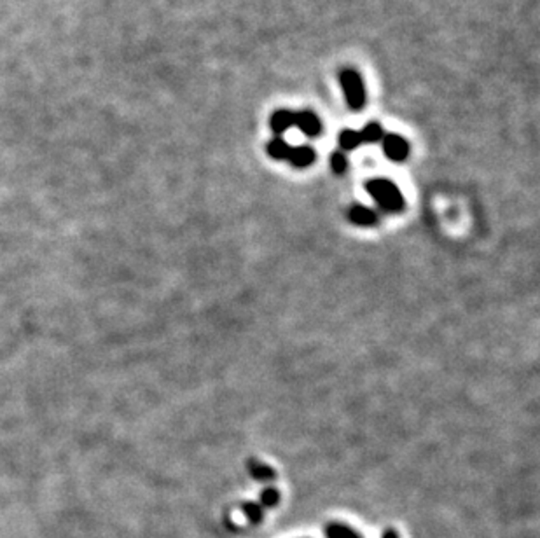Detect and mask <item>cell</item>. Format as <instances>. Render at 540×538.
Wrapping results in <instances>:
<instances>
[{
	"label": "cell",
	"mask_w": 540,
	"mask_h": 538,
	"mask_svg": "<svg viewBox=\"0 0 540 538\" xmlns=\"http://www.w3.org/2000/svg\"><path fill=\"white\" fill-rule=\"evenodd\" d=\"M339 81H341V88L343 91H345L346 102H348L350 108L359 110V108L364 107L365 89L364 82H362L359 73L352 69H346L339 73Z\"/></svg>",
	"instance_id": "7a4b0ae2"
},
{
	"label": "cell",
	"mask_w": 540,
	"mask_h": 538,
	"mask_svg": "<svg viewBox=\"0 0 540 538\" xmlns=\"http://www.w3.org/2000/svg\"><path fill=\"white\" fill-rule=\"evenodd\" d=\"M348 219L350 222H353L355 226L369 227L378 224L379 217L372 208L364 207V204H353V207L348 210Z\"/></svg>",
	"instance_id": "5b68a950"
},
{
	"label": "cell",
	"mask_w": 540,
	"mask_h": 538,
	"mask_svg": "<svg viewBox=\"0 0 540 538\" xmlns=\"http://www.w3.org/2000/svg\"><path fill=\"white\" fill-rule=\"evenodd\" d=\"M259 502H261V507H275V505H278L280 502V491L275 488H266L265 491L261 493V496H259Z\"/></svg>",
	"instance_id": "9a60e30c"
},
{
	"label": "cell",
	"mask_w": 540,
	"mask_h": 538,
	"mask_svg": "<svg viewBox=\"0 0 540 538\" xmlns=\"http://www.w3.org/2000/svg\"><path fill=\"white\" fill-rule=\"evenodd\" d=\"M269 124H271V130L275 131L276 134H284L285 131H289L294 126V112L285 110V108L276 110L275 114L271 115V123Z\"/></svg>",
	"instance_id": "52a82bcc"
},
{
	"label": "cell",
	"mask_w": 540,
	"mask_h": 538,
	"mask_svg": "<svg viewBox=\"0 0 540 538\" xmlns=\"http://www.w3.org/2000/svg\"><path fill=\"white\" fill-rule=\"evenodd\" d=\"M365 191L369 196L387 211H401L406 207L403 192L392 180L387 178H372L365 182Z\"/></svg>",
	"instance_id": "6da1fadb"
},
{
	"label": "cell",
	"mask_w": 540,
	"mask_h": 538,
	"mask_svg": "<svg viewBox=\"0 0 540 538\" xmlns=\"http://www.w3.org/2000/svg\"><path fill=\"white\" fill-rule=\"evenodd\" d=\"M289 152H291V145H289L284 139H280V137L278 139H273L271 142L268 143V154L273 159L284 161V159L289 158Z\"/></svg>",
	"instance_id": "9c48e42d"
},
{
	"label": "cell",
	"mask_w": 540,
	"mask_h": 538,
	"mask_svg": "<svg viewBox=\"0 0 540 538\" xmlns=\"http://www.w3.org/2000/svg\"><path fill=\"white\" fill-rule=\"evenodd\" d=\"M383 152L390 161L403 163L406 161V158L409 156V143L406 139H403L401 134H387L383 137Z\"/></svg>",
	"instance_id": "3957f363"
},
{
	"label": "cell",
	"mask_w": 540,
	"mask_h": 538,
	"mask_svg": "<svg viewBox=\"0 0 540 538\" xmlns=\"http://www.w3.org/2000/svg\"><path fill=\"white\" fill-rule=\"evenodd\" d=\"M330 168H333V172L337 173V175H343V173L348 169V158H346V154L341 152V150L334 152L333 156H330Z\"/></svg>",
	"instance_id": "5bb4252c"
},
{
	"label": "cell",
	"mask_w": 540,
	"mask_h": 538,
	"mask_svg": "<svg viewBox=\"0 0 540 538\" xmlns=\"http://www.w3.org/2000/svg\"><path fill=\"white\" fill-rule=\"evenodd\" d=\"M359 134H360V142L374 143L383 139V128L379 126L378 123H369L359 131Z\"/></svg>",
	"instance_id": "30bf717a"
},
{
	"label": "cell",
	"mask_w": 540,
	"mask_h": 538,
	"mask_svg": "<svg viewBox=\"0 0 540 538\" xmlns=\"http://www.w3.org/2000/svg\"><path fill=\"white\" fill-rule=\"evenodd\" d=\"M360 134L359 131L352 130V128H346L339 133V147L343 150H353L360 145Z\"/></svg>",
	"instance_id": "7c38bea8"
},
{
	"label": "cell",
	"mask_w": 540,
	"mask_h": 538,
	"mask_svg": "<svg viewBox=\"0 0 540 538\" xmlns=\"http://www.w3.org/2000/svg\"><path fill=\"white\" fill-rule=\"evenodd\" d=\"M294 126H297V130L303 134H306V137H310V139H315V137L322 133V123L311 110H303L294 114Z\"/></svg>",
	"instance_id": "277c9868"
},
{
	"label": "cell",
	"mask_w": 540,
	"mask_h": 538,
	"mask_svg": "<svg viewBox=\"0 0 540 538\" xmlns=\"http://www.w3.org/2000/svg\"><path fill=\"white\" fill-rule=\"evenodd\" d=\"M242 508L243 514L247 515V519H249L252 524H259L262 521V517H265V512H262V507L259 504L247 502V504L242 505Z\"/></svg>",
	"instance_id": "4fadbf2b"
},
{
	"label": "cell",
	"mask_w": 540,
	"mask_h": 538,
	"mask_svg": "<svg viewBox=\"0 0 540 538\" xmlns=\"http://www.w3.org/2000/svg\"><path fill=\"white\" fill-rule=\"evenodd\" d=\"M315 158H317V154L310 145H297L291 147L287 161L295 168H308V166L313 165Z\"/></svg>",
	"instance_id": "8992f818"
},
{
	"label": "cell",
	"mask_w": 540,
	"mask_h": 538,
	"mask_svg": "<svg viewBox=\"0 0 540 538\" xmlns=\"http://www.w3.org/2000/svg\"><path fill=\"white\" fill-rule=\"evenodd\" d=\"M326 537L327 538H360V535L355 533L352 528L345 526V524L330 523L326 526Z\"/></svg>",
	"instance_id": "8fae6325"
},
{
	"label": "cell",
	"mask_w": 540,
	"mask_h": 538,
	"mask_svg": "<svg viewBox=\"0 0 540 538\" xmlns=\"http://www.w3.org/2000/svg\"><path fill=\"white\" fill-rule=\"evenodd\" d=\"M249 472L250 476L254 477L259 482H268V480H273L276 477V472L266 463H261L257 460H250L249 461Z\"/></svg>",
	"instance_id": "ba28073f"
},
{
	"label": "cell",
	"mask_w": 540,
	"mask_h": 538,
	"mask_svg": "<svg viewBox=\"0 0 540 538\" xmlns=\"http://www.w3.org/2000/svg\"><path fill=\"white\" fill-rule=\"evenodd\" d=\"M383 538H398V535H397V531H395V530H387L383 533Z\"/></svg>",
	"instance_id": "2e32d148"
}]
</instances>
